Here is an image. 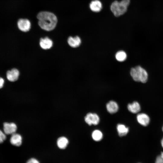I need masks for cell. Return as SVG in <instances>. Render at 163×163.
Returning a JSON list of instances; mask_svg holds the SVG:
<instances>
[{"label":"cell","instance_id":"12","mask_svg":"<svg viewBox=\"0 0 163 163\" xmlns=\"http://www.w3.org/2000/svg\"><path fill=\"white\" fill-rule=\"evenodd\" d=\"M106 106L107 111L111 114L117 112L119 109L117 104L116 102L113 101H109L107 104Z\"/></svg>","mask_w":163,"mask_h":163},{"label":"cell","instance_id":"9","mask_svg":"<svg viewBox=\"0 0 163 163\" xmlns=\"http://www.w3.org/2000/svg\"><path fill=\"white\" fill-rule=\"evenodd\" d=\"M40 45L44 50H48L52 47L53 45L52 40L48 37L41 38L40 40Z\"/></svg>","mask_w":163,"mask_h":163},{"label":"cell","instance_id":"15","mask_svg":"<svg viewBox=\"0 0 163 163\" xmlns=\"http://www.w3.org/2000/svg\"><path fill=\"white\" fill-rule=\"evenodd\" d=\"M117 128L118 135L120 136H123L126 135L129 131L128 127L121 124H118Z\"/></svg>","mask_w":163,"mask_h":163},{"label":"cell","instance_id":"5","mask_svg":"<svg viewBox=\"0 0 163 163\" xmlns=\"http://www.w3.org/2000/svg\"><path fill=\"white\" fill-rule=\"evenodd\" d=\"M85 120L89 125H97L99 122L100 118L97 114L90 113L87 114L85 117Z\"/></svg>","mask_w":163,"mask_h":163},{"label":"cell","instance_id":"17","mask_svg":"<svg viewBox=\"0 0 163 163\" xmlns=\"http://www.w3.org/2000/svg\"><path fill=\"white\" fill-rule=\"evenodd\" d=\"M103 137L102 133L99 130H95L92 133V137L94 140L96 141L101 140Z\"/></svg>","mask_w":163,"mask_h":163},{"label":"cell","instance_id":"11","mask_svg":"<svg viewBox=\"0 0 163 163\" xmlns=\"http://www.w3.org/2000/svg\"><path fill=\"white\" fill-rule=\"evenodd\" d=\"M69 45L73 48H76L79 46L81 43L80 38L78 36L74 37H69L67 40Z\"/></svg>","mask_w":163,"mask_h":163},{"label":"cell","instance_id":"3","mask_svg":"<svg viewBox=\"0 0 163 163\" xmlns=\"http://www.w3.org/2000/svg\"><path fill=\"white\" fill-rule=\"evenodd\" d=\"M130 74L134 80L143 83L146 82L148 78V74L145 69L140 66L132 68Z\"/></svg>","mask_w":163,"mask_h":163},{"label":"cell","instance_id":"4","mask_svg":"<svg viewBox=\"0 0 163 163\" xmlns=\"http://www.w3.org/2000/svg\"><path fill=\"white\" fill-rule=\"evenodd\" d=\"M17 26L20 30L24 32H26L30 30L31 23L30 21L27 19L20 18L17 21Z\"/></svg>","mask_w":163,"mask_h":163},{"label":"cell","instance_id":"22","mask_svg":"<svg viewBox=\"0 0 163 163\" xmlns=\"http://www.w3.org/2000/svg\"><path fill=\"white\" fill-rule=\"evenodd\" d=\"M4 83V80L3 78L0 77V89L2 88Z\"/></svg>","mask_w":163,"mask_h":163},{"label":"cell","instance_id":"19","mask_svg":"<svg viewBox=\"0 0 163 163\" xmlns=\"http://www.w3.org/2000/svg\"><path fill=\"white\" fill-rule=\"evenodd\" d=\"M6 138V134L0 129V143L3 142Z\"/></svg>","mask_w":163,"mask_h":163},{"label":"cell","instance_id":"2","mask_svg":"<svg viewBox=\"0 0 163 163\" xmlns=\"http://www.w3.org/2000/svg\"><path fill=\"white\" fill-rule=\"evenodd\" d=\"M130 2V0H122L120 2L114 1L111 5L110 10L115 16H120L126 11Z\"/></svg>","mask_w":163,"mask_h":163},{"label":"cell","instance_id":"24","mask_svg":"<svg viewBox=\"0 0 163 163\" xmlns=\"http://www.w3.org/2000/svg\"><path fill=\"white\" fill-rule=\"evenodd\" d=\"M160 156L162 157V158L163 159V152H161Z\"/></svg>","mask_w":163,"mask_h":163},{"label":"cell","instance_id":"7","mask_svg":"<svg viewBox=\"0 0 163 163\" xmlns=\"http://www.w3.org/2000/svg\"><path fill=\"white\" fill-rule=\"evenodd\" d=\"M19 72L16 69L14 68L8 71L6 73V77L9 81L13 82L16 81L18 78Z\"/></svg>","mask_w":163,"mask_h":163},{"label":"cell","instance_id":"25","mask_svg":"<svg viewBox=\"0 0 163 163\" xmlns=\"http://www.w3.org/2000/svg\"><path fill=\"white\" fill-rule=\"evenodd\" d=\"M162 131H163V127H162Z\"/></svg>","mask_w":163,"mask_h":163},{"label":"cell","instance_id":"8","mask_svg":"<svg viewBox=\"0 0 163 163\" xmlns=\"http://www.w3.org/2000/svg\"><path fill=\"white\" fill-rule=\"evenodd\" d=\"M137 120L139 124L144 126H147L150 122L149 116L145 113L138 114L137 116Z\"/></svg>","mask_w":163,"mask_h":163},{"label":"cell","instance_id":"23","mask_svg":"<svg viewBox=\"0 0 163 163\" xmlns=\"http://www.w3.org/2000/svg\"><path fill=\"white\" fill-rule=\"evenodd\" d=\"M161 146L162 148H163V138L161 140Z\"/></svg>","mask_w":163,"mask_h":163},{"label":"cell","instance_id":"16","mask_svg":"<svg viewBox=\"0 0 163 163\" xmlns=\"http://www.w3.org/2000/svg\"><path fill=\"white\" fill-rule=\"evenodd\" d=\"M68 143V140L65 137H59L58 139L57 142L58 147L61 149H64L66 148Z\"/></svg>","mask_w":163,"mask_h":163},{"label":"cell","instance_id":"10","mask_svg":"<svg viewBox=\"0 0 163 163\" xmlns=\"http://www.w3.org/2000/svg\"><path fill=\"white\" fill-rule=\"evenodd\" d=\"M11 143L14 146H19L22 143V137L19 134L14 133L12 134L10 139Z\"/></svg>","mask_w":163,"mask_h":163},{"label":"cell","instance_id":"6","mask_svg":"<svg viewBox=\"0 0 163 163\" xmlns=\"http://www.w3.org/2000/svg\"><path fill=\"white\" fill-rule=\"evenodd\" d=\"M17 128V125L14 123L5 122L3 123V130L6 134L12 135L15 133Z\"/></svg>","mask_w":163,"mask_h":163},{"label":"cell","instance_id":"20","mask_svg":"<svg viewBox=\"0 0 163 163\" xmlns=\"http://www.w3.org/2000/svg\"><path fill=\"white\" fill-rule=\"evenodd\" d=\"M26 163H40V162L36 158H32L28 160Z\"/></svg>","mask_w":163,"mask_h":163},{"label":"cell","instance_id":"13","mask_svg":"<svg viewBox=\"0 0 163 163\" xmlns=\"http://www.w3.org/2000/svg\"><path fill=\"white\" fill-rule=\"evenodd\" d=\"M91 10L94 12H98L101 11L102 8V4L98 0L93 1L90 3L89 5Z\"/></svg>","mask_w":163,"mask_h":163},{"label":"cell","instance_id":"18","mask_svg":"<svg viewBox=\"0 0 163 163\" xmlns=\"http://www.w3.org/2000/svg\"><path fill=\"white\" fill-rule=\"evenodd\" d=\"M116 59L119 62H123L127 58L126 53L123 51H120L117 53L115 55Z\"/></svg>","mask_w":163,"mask_h":163},{"label":"cell","instance_id":"1","mask_svg":"<svg viewBox=\"0 0 163 163\" xmlns=\"http://www.w3.org/2000/svg\"><path fill=\"white\" fill-rule=\"evenodd\" d=\"M37 18L38 24L43 29L47 31L53 30L55 27L57 22L56 16L53 13L46 11L39 13Z\"/></svg>","mask_w":163,"mask_h":163},{"label":"cell","instance_id":"14","mask_svg":"<svg viewBox=\"0 0 163 163\" xmlns=\"http://www.w3.org/2000/svg\"><path fill=\"white\" fill-rule=\"evenodd\" d=\"M127 108L130 112L133 113L139 112L141 109L139 104L137 101H134L132 103L129 104L128 105Z\"/></svg>","mask_w":163,"mask_h":163},{"label":"cell","instance_id":"21","mask_svg":"<svg viewBox=\"0 0 163 163\" xmlns=\"http://www.w3.org/2000/svg\"><path fill=\"white\" fill-rule=\"evenodd\" d=\"M155 163H163V159L160 155L158 156L157 157Z\"/></svg>","mask_w":163,"mask_h":163}]
</instances>
